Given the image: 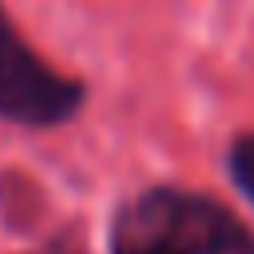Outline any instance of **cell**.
<instances>
[{
    "label": "cell",
    "mask_w": 254,
    "mask_h": 254,
    "mask_svg": "<svg viewBox=\"0 0 254 254\" xmlns=\"http://www.w3.org/2000/svg\"><path fill=\"white\" fill-rule=\"evenodd\" d=\"M111 254H254V234L206 194L155 187L119 210Z\"/></svg>",
    "instance_id": "cell-1"
},
{
    "label": "cell",
    "mask_w": 254,
    "mask_h": 254,
    "mask_svg": "<svg viewBox=\"0 0 254 254\" xmlns=\"http://www.w3.org/2000/svg\"><path fill=\"white\" fill-rule=\"evenodd\" d=\"M83 103V83L48 67L0 8V119L24 127H56Z\"/></svg>",
    "instance_id": "cell-2"
},
{
    "label": "cell",
    "mask_w": 254,
    "mask_h": 254,
    "mask_svg": "<svg viewBox=\"0 0 254 254\" xmlns=\"http://www.w3.org/2000/svg\"><path fill=\"white\" fill-rule=\"evenodd\" d=\"M230 175H234V183L250 194V202H254V131L250 135H242L234 147H230Z\"/></svg>",
    "instance_id": "cell-3"
}]
</instances>
